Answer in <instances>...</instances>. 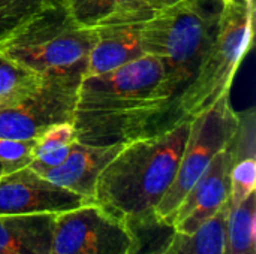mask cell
Instances as JSON below:
<instances>
[{
  "mask_svg": "<svg viewBox=\"0 0 256 254\" xmlns=\"http://www.w3.org/2000/svg\"><path fill=\"white\" fill-rule=\"evenodd\" d=\"M166 109L164 66L153 55L105 73L84 75L74 115L76 141L112 145L156 133Z\"/></svg>",
  "mask_w": 256,
  "mask_h": 254,
  "instance_id": "obj_1",
  "label": "cell"
},
{
  "mask_svg": "<svg viewBox=\"0 0 256 254\" xmlns=\"http://www.w3.org/2000/svg\"><path fill=\"white\" fill-rule=\"evenodd\" d=\"M189 127L190 117H186L126 142L102 171L94 202L130 226L154 222V210L176 178Z\"/></svg>",
  "mask_w": 256,
  "mask_h": 254,
  "instance_id": "obj_2",
  "label": "cell"
},
{
  "mask_svg": "<svg viewBox=\"0 0 256 254\" xmlns=\"http://www.w3.org/2000/svg\"><path fill=\"white\" fill-rule=\"evenodd\" d=\"M225 4L226 0H178L144 21L142 49L160 60L168 97V109L158 124V132L168 129L171 112L192 84L214 39Z\"/></svg>",
  "mask_w": 256,
  "mask_h": 254,
  "instance_id": "obj_3",
  "label": "cell"
},
{
  "mask_svg": "<svg viewBox=\"0 0 256 254\" xmlns=\"http://www.w3.org/2000/svg\"><path fill=\"white\" fill-rule=\"evenodd\" d=\"M254 0L226 1L218 31L198 70L170 115L168 127L210 108L231 91L236 73L254 37Z\"/></svg>",
  "mask_w": 256,
  "mask_h": 254,
  "instance_id": "obj_4",
  "label": "cell"
},
{
  "mask_svg": "<svg viewBox=\"0 0 256 254\" xmlns=\"http://www.w3.org/2000/svg\"><path fill=\"white\" fill-rule=\"evenodd\" d=\"M96 37V30L80 27L58 4L38 13L2 40L0 54L40 75L86 72Z\"/></svg>",
  "mask_w": 256,
  "mask_h": 254,
  "instance_id": "obj_5",
  "label": "cell"
},
{
  "mask_svg": "<svg viewBox=\"0 0 256 254\" xmlns=\"http://www.w3.org/2000/svg\"><path fill=\"white\" fill-rule=\"evenodd\" d=\"M238 123L240 114L234 111L230 93L224 94L210 108L190 117L189 135L176 178L154 210L158 225L171 228L178 205L213 159L231 144Z\"/></svg>",
  "mask_w": 256,
  "mask_h": 254,
  "instance_id": "obj_6",
  "label": "cell"
},
{
  "mask_svg": "<svg viewBox=\"0 0 256 254\" xmlns=\"http://www.w3.org/2000/svg\"><path fill=\"white\" fill-rule=\"evenodd\" d=\"M136 250L134 228L96 202L56 214L50 254H134Z\"/></svg>",
  "mask_w": 256,
  "mask_h": 254,
  "instance_id": "obj_7",
  "label": "cell"
},
{
  "mask_svg": "<svg viewBox=\"0 0 256 254\" xmlns=\"http://www.w3.org/2000/svg\"><path fill=\"white\" fill-rule=\"evenodd\" d=\"M84 73V70L45 73L30 97L0 111V138L32 141L54 124L74 123Z\"/></svg>",
  "mask_w": 256,
  "mask_h": 254,
  "instance_id": "obj_8",
  "label": "cell"
},
{
  "mask_svg": "<svg viewBox=\"0 0 256 254\" xmlns=\"http://www.w3.org/2000/svg\"><path fill=\"white\" fill-rule=\"evenodd\" d=\"M87 202L82 196L48 181L28 165L0 177V216L58 214Z\"/></svg>",
  "mask_w": 256,
  "mask_h": 254,
  "instance_id": "obj_9",
  "label": "cell"
},
{
  "mask_svg": "<svg viewBox=\"0 0 256 254\" xmlns=\"http://www.w3.org/2000/svg\"><path fill=\"white\" fill-rule=\"evenodd\" d=\"M232 165L234 153L230 144L213 159L178 205L171 223L172 231L195 232L230 201Z\"/></svg>",
  "mask_w": 256,
  "mask_h": 254,
  "instance_id": "obj_10",
  "label": "cell"
},
{
  "mask_svg": "<svg viewBox=\"0 0 256 254\" xmlns=\"http://www.w3.org/2000/svg\"><path fill=\"white\" fill-rule=\"evenodd\" d=\"M123 145H88L76 141L72 144L68 159L60 166L44 171L39 175L82 196L88 202H94L98 180Z\"/></svg>",
  "mask_w": 256,
  "mask_h": 254,
  "instance_id": "obj_11",
  "label": "cell"
},
{
  "mask_svg": "<svg viewBox=\"0 0 256 254\" xmlns=\"http://www.w3.org/2000/svg\"><path fill=\"white\" fill-rule=\"evenodd\" d=\"M144 21L118 22L96 28V43L88 55L86 75H99L118 69L146 55L141 42Z\"/></svg>",
  "mask_w": 256,
  "mask_h": 254,
  "instance_id": "obj_12",
  "label": "cell"
},
{
  "mask_svg": "<svg viewBox=\"0 0 256 254\" xmlns=\"http://www.w3.org/2000/svg\"><path fill=\"white\" fill-rule=\"evenodd\" d=\"M56 214L0 216V254H50Z\"/></svg>",
  "mask_w": 256,
  "mask_h": 254,
  "instance_id": "obj_13",
  "label": "cell"
},
{
  "mask_svg": "<svg viewBox=\"0 0 256 254\" xmlns=\"http://www.w3.org/2000/svg\"><path fill=\"white\" fill-rule=\"evenodd\" d=\"M63 6L80 27L90 30L118 22L146 21L156 12L147 0H63Z\"/></svg>",
  "mask_w": 256,
  "mask_h": 254,
  "instance_id": "obj_14",
  "label": "cell"
},
{
  "mask_svg": "<svg viewBox=\"0 0 256 254\" xmlns=\"http://www.w3.org/2000/svg\"><path fill=\"white\" fill-rule=\"evenodd\" d=\"M230 201L192 234L172 231L164 243L165 254H224Z\"/></svg>",
  "mask_w": 256,
  "mask_h": 254,
  "instance_id": "obj_15",
  "label": "cell"
},
{
  "mask_svg": "<svg viewBox=\"0 0 256 254\" xmlns=\"http://www.w3.org/2000/svg\"><path fill=\"white\" fill-rule=\"evenodd\" d=\"M224 254H256V192L230 207Z\"/></svg>",
  "mask_w": 256,
  "mask_h": 254,
  "instance_id": "obj_16",
  "label": "cell"
},
{
  "mask_svg": "<svg viewBox=\"0 0 256 254\" xmlns=\"http://www.w3.org/2000/svg\"><path fill=\"white\" fill-rule=\"evenodd\" d=\"M44 75L0 54V111H4L27 97L40 85Z\"/></svg>",
  "mask_w": 256,
  "mask_h": 254,
  "instance_id": "obj_17",
  "label": "cell"
},
{
  "mask_svg": "<svg viewBox=\"0 0 256 254\" xmlns=\"http://www.w3.org/2000/svg\"><path fill=\"white\" fill-rule=\"evenodd\" d=\"M63 4V0H0V42L38 13Z\"/></svg>",
  "mask_w": 256,
  "mask_h": 254,
  "instance_id": "obj_18",
  "label": "cell"
},
{
  "mask_svg": "<svg viewBox=\"0 0 256 254\" xmlns=\"http://www.w3.org/2000/svg\"><path fill=\"white\" fill-rule=\"evenodd\" d=\"M256 189V160L255 156L234 160L231 168V190L230 207L234 208L242 204Z\"/></svg>",
  "mask_w": 256,
  "mask_h": 254,
  "instance_id": "obj_19",
  "label": "cell"
},
{
  "mask_svg": "<svg viewBox=\"0 0 256 254\" xmlns=\"http://www.w3.org/2000/svg\"><path fill=\"white\" fill-rule=\"evenodd\" d=\"M76 142V130L74 123H58L46 130H44L36 139H34V150L33 157L42 156L48 151L68 147Z\"/></svg>",
  "mask_w": 256,
  "mask_h": 254,
  "instance_id": "obj_20",
  "label": "cell"
},
{
  "mask_svg": "<svg viewBox=\"0 0 256 254\" xmlns=\"http://www.w3.org/2000/svg\"><path fill=\"white\" fill-rule=\"evenodd\" d=\"M34 139H8L0 138V163L10 168V171L27 166L33 160Z\"/></svg>",
  "mask_w": 256,
  "mask_h": 254,
  "instance_id": "obj_21",
  "label": "cell"
},
{
  "mask_svg": "<svg viewBox=\"0 0 256 254\" xmlns=\"http://www.w3.org/2000/svg\"><path fill=\"white\" fill-rule=\"evenodd\" d=\"M147 1L150 3L152 7H154L156 10H159V9H164L166 6H171V4L177 3L178 0H147Z\"/></svg>",
  "mask_w": 256,
  "mask_h": 254,
  "instance_id": "obj_22",
  "label": "cell"
},
{
  "mask_svg": "<svg viewBox=\"0 0 256 254\" xmlns=\"http://www.w3.org/2000/svg\"><path fill=\"white\" fill-rule=\"evenodd\" d=\"M134 254H165V252H164V244H162L160 247L154 249V250H150V252L147 250V252H142V253H136V252H135Z\"/></svg>",
  "mask_w": 256,
  "mask_h": 254,
  "instance_id": "obj_23",
  "label": "cell"
},
{
  "mask_svg": "<svg viewBox=\"0 0 256 254\" xmlns=\"http://www.w3.org/2000/svg\"><path fill=\"white\" fill-rule=\"evenodd\" d=\"M6 172H10V168H8L6 165L0 163V177H2L3 174H6Z\"/></svg>",
  "mask_w": 256,
  "mask_h": 254,
  "instance_id": "obj_24",
  "label": "cell"
},
{
  "mask_svg": "<svg viewBox=\"0 0 256 254\" xmlns=\"http://www.w3.org/2000/svg\"><path fill=\"white\" fill-rule=\"evenodd\" d=\"M226 1H234V0H226Z\"/></svg>",
  "mask_w": 256,
  "mask_h": 254,
  "instance_id": "obj_25",
  "label": "cell"
}]
</instances>
